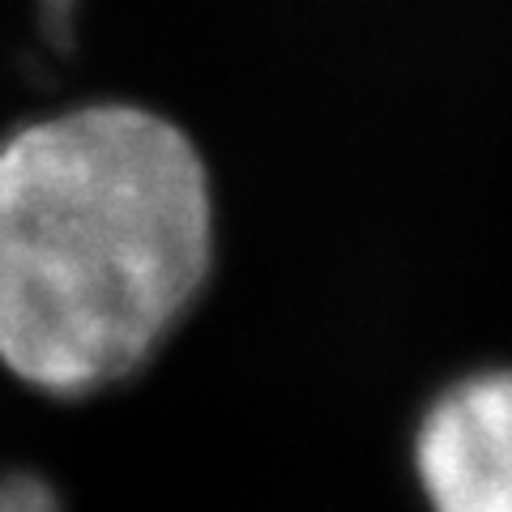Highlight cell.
Masks as SVG:
<instances>
[{
  "label": "cell",
  "mask_w": 512,
  "mask_h": 512,
  "mask_svg": "<svg viewBox=\"0 0 512 512\" xmlns=\"http://www.w3.org/2000/svg\"><path fill=\"white\" fill-rule=\"evenodd\" d=\"M414 478L431 512H512V367L461 376L423 410Z\"/></svg>",
  "instance_id": "7a4b0ae2"
},
{
  "label": "cell",
  "mask_w": 512,
  "mask_h": 512,
  "mask_svg": "<svg viewBox=\"0 0 512 512\" xmlns=\"http://www.w3.org/2000/svg\"><path fill=\"white\" fill-rule=\"evenodd\" d=\"M0 512H60V500L35 474H5L0 478Z\"/></svg>",
  "instance_id": "3957f363"
},
{
  "label": "cell",
  "mask_w": 512,
  "mask_h": 512,
  "mask_svg": "<svg viewBox=\"0 0 512 512\" xmlns=\"http://www.w3.org/2000/svg\"><path fill=\"white\" fill-rule=\"evenodd\" d=\"M214 197L197 146L133 103L0 141V363L56 397L133 376L201 295Z\"/></svg>",
  "instance_id": "6da1fadb"
}]
</instances>
